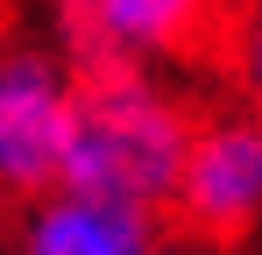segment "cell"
I'll list each match as a JSON object with an SVG mask.
<instances>
[{"label": "cell", "mask_w": 262, "mask_h": 255, "mask_svg": "<svg viewBox=\"0 0 262 255\" xmlns=\"http://www.w3.org/2000/svg\"><path fill=\"white\" fill-rule=\"evenodd\" d=\"M191 121L199 114L156 71H85L57 184L163 213L177 163H184V142H191Z\"/></svg>", "instance_id": "1"}, {"label": "cell", "mask_w": 262, "mask_h": 255, "mask_svg": "<svg viewBox=\"0 0 262 255\" xmlns=\"http://www.w3.org/2000/svg\"><path fill=\"white\" fill-rule=\"evenodd\" d=\"M78 64L50 29L0 36V206H21L57 184L71 114H78Z\"/></svg>", "instance_id": "2"}, {"label": "cell", "mask_w": 262, "mask_h": 255, "mask_svg": "<svg viewBox=\"0 0 262 255\" xmlns=\"http://www.w3.org/2000/svg\"><path fill=\"white\" fill-rule=\"evenodd\" d=\"M220 29V0H50V36L78 71H156Z\"/></svg>", "instance_id": "3"}, {"label": "cell", "mask_w": 262, "mask_h": 255, "mask_svg": "<svg viewBox=\"0 0 262 255\" xmlns=\"http://www.w3.org/2000/svg\"><path fill=\"white\" fill-rule=\"evenodd\" d=\"M170 213L199 241H234L262 220V114L255 107L191 121V142H184V163L170 184Z\"/></svg>", "instance_id": "4"}, {"label": "cell", "mask_w": 262, "mask_h": 255, "mask_svg": "<svg viewBox=\"0 0 262 255\" xmlns=\"http://www.w3.org/2000/svg\"><path fill=\"white\" fill-rule=\"evenodd\" d=\"M7 248L14 255H163V227L149 206L50 184V192L14 206Z\"/></svg>", "instance_id": "5"}, {"label": "cell", "mask_w": 262, "mask_h": 255, "mask_svg": "<svg viewBox=\"0 0 262 255\" xmlns=\"http://www.w3.org/2000/svg\"><path fill=\"white\" fill-rule=\"evenodd\" d=\"M234 78L262 99V0H248L234 14Z\"/></svg>", "instance_id": "6"}]
</instances>
